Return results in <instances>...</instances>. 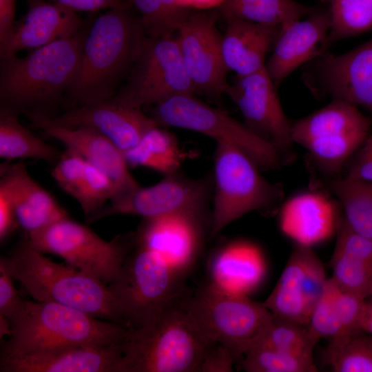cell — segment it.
<instances>
[{
  "label": "cell",
  "instance_id": "1",
  "mask_svg": "<svg viewBox=\"0 0 372 372\" xmlns=\"http://www.w3.org/2000/svg\"><path fill=\"white\" fill-rule=\"evenodd\" d=\"M146 37L130 7L110 9L98 17L90 26L76 72L65 93V110L114 97Z\"/></svg>",
  "mask_w": 372,
  "mask_h": 372
},
{
  "label": "cell",
  "instance_id": "2",
  "mask_svg": "<svg viewBox=\"0 0 372 372\" xmlns=\"http://www.w3.org/2000/svg\"><path fill=\"white\" fill-rule=\"evenodd\" d=\"M90 26L23 57L1 58V109L53 117L52 112L76 72Z\"/></svg>",
  "mask_w": 372,
  "mask_h": 372
},
{
  "label": "cell",
  "instance_id": "3",
  "mask_svg": "<svg viewBox=\"0 0 372 372\" xmlns=\"http://www.w3.org/2000/svg\"><path fill=\"white\" fill-rule=\"evenodd\" d=\"M0 265L37 301L60 304L125 325L119 305L107 285L70 265L54 262L24 237L8 256L1 257Z\"/></svg>",
  "mask_w": 372,
  "mask_h": 372
},
{
  "label": "cell",
  "instance_id": "4",
  "mask_svg": "<svg viewBox=\"0 0 372 372\" xmlns=\"http://www.w3.org/2000/svg\"><path fill=\"white\" fill-rule=\"evenodd\" d=\"M12 335L1 357L17 356L71 346L120 344L130 328L60 304L26 301L11 323Z\"/></svg>",
  "mask_w": 372,
  "mask_h": 372
},
{
  "label": "cell",
  "instance_id": "5",
  "mask_svg": "<svg viewBox=\"0 0 372 372\" xmlns=\"http://www.w3.org/2000/svg\"><path fill=\"white\" fill-rule=\"evenodd\" d=\"M184 296L156 319L130 329L121 342L118 372H200L207 343L189 316Z\"/></svg>",
  "mask_w": 372,
  "mask_h": 372
},
{
  "label": "cell",
  "instance_id": "6",
  "mask_svg": "<svg viewBox=\"0 0 372 372\" xmlns=\"http://www.w3.org/2000/svg\"><path fill=\"white\" fill-rule=\"evenodd\" d=\"M185 278L160 254L137 243L134 237L118 275L108 287L125 326L134 329L154 321L180 300Z\"/></svg>",
  "mask_w": 372,
  "mask_h": 372
},
{
  "label": "cell",
  "instance_id": "7",
  "mask_svg": "<svg viewBox=\"0 0 372 372\" xmlns=\"http://www.w3.org/2000/svg\"><path fill=\"white\" fill-rule=\"evenodd\" d=\"M184 304L206 342L227 347L236 362L254 347L273 318L262 302L210 282L185 297Z\"/></svg>",
  "mask_w": 372,
  "mask_h": 372
},
{
  "label": "cell",
  "instance_id": "8",
  "mask_svg": "<svg viewBox=\"0 0 372 372\" xmlns=\"http://www.w3.org/2000/svg\"><path fill=\"white\" fill-rule=\"evenodd\" d=\"M214 164L210 237L246 214L269 212L282 201V186L265 178L258 166L238 147L216 143Z\"/></svg>",
  "mask_w": 372,
  "mask_h": 372
},
{
  "label": "cell",
  "instance_id": "9",
  "mask_svg": "<svg viewBox=\"0 0 372 372\" xmlns=\"http://www.w3.org/2000/svg\"><path fill=\"white\" fill-rule=\"evenodd\" d=\"M196 92L174 32L145 37L127 83L110 100L123 107L141 109Z\"/></svg>",
  "mask_w": 372,
  "mask_h": 372
},
{
  "label": "cell",
  "instance_id": "10",
  "mask_svg": "<svg viewBox=\"0 0 372 372\" xmlns=\"http://www.w3.org/2000/svg\"><path fill=\"white\" fill-rule=\"evenodd\" d=\"M24 238L35 249L59 256L69 265L108 286L121 269L134 234L118 235L107 241L68 216Z\"/></svg>",
  "mask_w": 372,
  "mask_h": 372
},
{
  "label": "cell",
  "instance_id": "11",
  "mask_svg": "<svg viewBox=\"0 0 372 372\" xmlns=\"http://www.w3.org/2000/svg\"><path fill=\"white\" fill-rule=\"evenodd\" d=\"M150 116L158 125L205 134L216 143L234 145L250 157L260 169H275L284 164L269 143L220 109L200 101L194 94L178 95L154 105Z\"/></svg>",
  "mask_w": 372,
  "mask_h": 372
},
{
  "label": "cell",
  "instance_id": "12",
  "mask_svg": "<svg viewBox=\"0 0 372 372\" xmlns=\"http://www.w3.org/2000/svg\"><path fill=\"white\" fill-rule=\"evenodd\" d=\"M213 190V176L193 179L177 172L165 176L155 185L140 186L123 199L104 205L86 220L92 223L113 215H134L143 218L175 213L211 215L209 204Z\"/></svg>",
  "mask_w": 372,
  "mask_h": 372
},
{
  "label": "cell",
  "instance_id": "13",
  "mask_svg": "<svg viewBox=\"0 0 372 372\" xmlns=\"http://www.w3.org/2000/svg\"><path fill=\"white\" fill-rule=\"evenodd\" d=\"M216 10H192L176 31L182 59L196 91L218 99L229 84Z\"/></svg>",
  "mask_w": 372,
  "mask_h": 372
},
{
  "label": "cell",
  "instance_id": "14",
  "mask_svg": "<svg viewBox=\"0 0 372 372\" xmlns=\"http://www.w3.org/2000/svg\"><path fill=\"white\" fill-rule=\"evenodd\" d=\"M225 94L236 103L245 125L271 144L284 164L293 159L292 124L285 115L276 87L265 66L243 76H236Z\"/></svg>",
  "mask_w": 372,
  "mask_h": 372
},
{
  "label": "cell",
  "instance_id": "15",
  "mask_svg": "<svg viewBox=\"0 0 372 372\" xmlns=\"http://www.w3.org/2000/svg\"><path fill=\"white\" fill-rule=\"evenodd\" d=\"M211 215L175 213L143 218L135 241L160 254L182 276L190 271L211 231Z\"/></svg>",
  "mask_w": 372,
  "mask_h": 372
},
{
  "label": "cell",
  "instance_id": "16",
  "mask_svg": "<svg viewBox=\"0 0 372 372\" xmlns=\"http://www.w3.org/2000/svg\"><path fill=\"white\" fill-rule=\"evenodd\" d=\"M306 74L314 93L364 107L372 114V39L340 55L325 52Z\"/></svg>",
  "mask_w": 372,
  "mask_h": 372
},
{
  "label": "cell",
  "instance_id": "17",
  "mask_svg": "<svg viewBox=\"0 0 372 372\" xmlns=\"http://www.w3.org/2000/svg\"><path fill=\"white\" fill-rule=\"evenodd\" d=\"M312 247L297 245L263 304L276 318L307 325L327 281Z\"/></svg>",
  "mask_w": 372,
  "mask_h": 372
},
{
  "label": "cell",
  "instance_id": "18",
  "mask_svg": "<svg viewBox=\"0 0 372 372\" xmlns=\"http://www.w3.org/2000/svg\"><path fill=\"white\" fill-rule=\"evenodd\" d=\"M25 115L46 136L76 152L110 178L115 187V194L110 203L123 199L140 187L130 172L123 153L99 132L83 127H61L34 114Z\"/></svg>",
  "mask_w": 372,
  "mask_h": 372
},
{
  "label": "cell",
  "instance_id": "19",
  "mask_svg": "<svg viewBox=\"0 0 372 372\" xmlns=\"http://www.w3.org/2000/svg\"><path fill=\"white\" fill-rule=\"evenodd\" d=\"M25 114L61 127L90 128L109 139L123 153L137 145L149 130L158 125L141 109L123 107L110 100L65 110L53 117Z\"/></svg>",
  "mask_w": 372,
  "mask_h": 372
},
{
  "label": "cell",
  "instance_id": "20",
  "mask_svg": "<svg viewBox=\"0 0 372 372\" xmlns=\"http://www.w3.org/2000/svg\"><path fill=\"white\" fill-rule=\"evenodd\" d=\"M330 29L328 10H316L305 19L282 26L265 63L276 87L300 66L326 52V48L330 44Z\"/></svg>",
  "mask_w": 372,
  "mask_h": 372
},
{
  "label": "cell",
  "instance_id": "21",
  "mask_svg": "<svg viewBox=\"0 0 372 372\" xmlns=\"http://www.w3.org/2000/svg\"><path fill=\"white\" fill-rule=\"evenodd\" d=\"M121 343L71 346L1 357V372H118Z\"/></svg>",
  "mask_w": 372,
  "mask_h": 372
},
{
  "label": "cell",
  "instance_id": "22",
  "mask_svg": "<svg viewBox=\"0 0 372 372\" xmlns=\"http://www.w3.org/2000/svg\"><path fill=\"white\" fill-rule=\"evenodd\" d=\"M8 163L1 165L0 187L7 192L18 226L25 234L69 216L55 198L30 175L22 161Z\"/></svg>",
  "mask_w": 372,
  "mask_h": 372
},
{
  "label": "cell",
  "instance_id": "23",
  "mask_svg": "<svg viewBox=\"0 0 372 372\" xmlns=\"http://www.w3.org/2000/svg\"><path fill=\"white\" fill-rule=\"evenodd\" d=\"M26 1L28 9L25 16L15 25L9 39L0 45L1 58L72 37L84 26L76 11L58 3L45 0Z\"/></svg>",
  "mask_w": 372,
  "mask_h": 372
},
{
  "label": "cell",
  "instance_id": "24",
  "mask_svg": "<svg viewBox=\"0 0 372 372\" xmlns=\"http://www.w3.org/2000/svg\"><path fill=\"white\" fill-rule=\"evenodd\" d=\"M340 217L329 198L322 193L305 192L282 206L279 224L281 231L296 245L312 247L336 231Z\"/></svg>",
  "mask_w": 372,
  "mask_h": 372
},
{
  "label": "cell",
  "instance_id": "25",
  "mask_svg": "<svg viewBox=\"0 0 372 372\" xmlns=\"http://www.w3.org/2000/svg\"><path fill=\"white\" fill-rule=\"evenodd\" d=\"M222 50L229 71L243 76L265 66L267 54L272 51L282 26L226 19Z\"/></svg>",
  "mask_w": 372,
  "mask_h": 372
},
{
  "label": "cell",
  "instance_id": "26",
  "mask_svg": "<svg viewBox=\"0 0 372 372\" xmlns=\"http://www.w3.org/2000/svg\"><path fill=\"white\" fill-rule=\"evenodd\" d=\"M266 271L264 255L256 245L233 241L219 248L212 256L209 282L229 293L248 296L261 284Z\"/></svg>",
  "mask_w": 372,
  "mask_h": 372
},
{
  "label": "cell",
  "instance_id": "27",
  "mask_svg": "<svg viewBox=\"0 0 372 372\" xmlns=\"http://www.w3.org/2000/svg\"><path fill=\"white\" fill-rule=\"evenodd\" d=\"M371 123L355 105L332 99L324 107L292 124L293 143L302 146L319 138H331L356 133H370Z\"/></svg>",
  "mask_w": 372,
  "mask_h": 372
},
{
  "label": "cell",
  "instance_id": "28",
  "mask_svg": "<svg viewBox=\"0 0 372 372\" xmlns=\"http://www.w3.org/2000/svg\"><path fill=\"white\" fill-rule=\"evenodd\" d=\"M157 125L123 153L130 169L147 167L166 176L179 172L184 160L174 134Z\"/></svg>",
  "mask_w": 372,
  "mask_h": 372
},
{
  "label": "cell",
  "instance_id": "29",
  "mask_svg": "<svg viewBox=\"0 0 372 372\" xmlns=\"http://www.w3.org/2000/svg\"><path fill=\"white\" fill-rule=\"evenodd\" d=\"M226 19L285 26L317 10L294 0H224L218 8Z\"/></svg>",
  "mask_w": 372,
  "mask_h": 372
},
{
  "label": "cell",
  "instance_id": "30",
  "mask_svg": "<svg viewBox=\"0 0 372 372\" xmlns=\"http://www.w3.org/2000/svg\"><path fill=\"white\" fill-rule=\"evenodd\" d=\"M19 114L0 110V157L8 162L38 159L54 165L61 152L25 128L20 123Z\"/></svg>",
  "mask_w": 372,
  "mask_h": 372
},
{
  "label": "cell",
  "instance_id": "31",
  "mask_svg": "<svg viewBox=\"0 0 372 372\" xmlns=\"http://www.w3.org/2000/svg\"><path fill=\"white\" fill-rule=\"evenodd\" d=\"M327 186L340 203L347 225L372 240V182L342 176L330 180Z\"/></svg>",
  "mask_w": 372,
  "mask_h": 372
},
{
  "label": "cell",
  "instance_id": "32",
  "mask_svg": "<svg viewBox=\"0 0 372 372\" xmlns=\"http://www.w3.org/2000/svg\"><path fill=\"white\" fill-rule=\"evenodd\" d=\"M331 277L342 290L364 300L372 296V242L344 253H333Z\"/></svg>",
  "mask_w": 372,
  "mask_h": 372
},
{
  "label": "cell",
  "instance_id": "33",
  "mask_svg": "<svg viewBox=\"0 0 372 372\" xmlns=\"http://www.w3.org/2000/svg\"><path fill=\"white\" fill-rule=\"evenodd\" d=\"M326 358L335 372H372V335L361 331L331 340Z\"/></svg>",
  "mask_w": 372,
  "mask_h": 372
},
{
  "label": "cell",
  "instance_id": "34",
  "mask_svg": "<svg viewBox=\"0 0 372 372\" xmlns=\"http://www.w3.org/2000/svg\"><path fill=\"white\" fill-rule=\"evenodd\" d=\"M329 43L372 30V0H327Z\"/></svg>",
  "mask_w": 372,
  "mask_h": 372
},
{
  "label": "cell",
  "instance_id": "35",
  "mask_svg": "<svg viewBox=\"0 0 372 372\" xmlns=\"http://www.w3.org/2000/svg\"><path fill=\"white\" fill-rule=\"evenodd\" d=\"M138 13L147 37L176 32L192 9L181 6L178 0H125Z\"/></svg>",
  "mask_w": 372,
  "mask_h": 372
},
{
  "label": "cell",
  "instance_id": "36",
  "mask_svg": "<svg viewBox=\"0 0 372 372\" xmlns=\"http://www.w3.org/2000/svg\"><path fill=\"white\" fill-rule=\"evenodd\" d=\"M68 194L78 202L87 218L113 198L115 187L108 176L86 161Z\"/></svg>",
  "mask_w": 372,
  "mask_h": 372
},
{
  "label": "cell",
  "instance_id": "37",
  "mask_svg": "<svg viewBox=\"0 0 372 372\" xmlns=\"http://www.w3.org/2000/svg\"><path fill=\"white\" fill-rule=\"evenodd\" d=\"M316 344L309 335L307 325L273 316L253 347L313 355Z\"/></svg>",
  "mask_w": 372,
  "mask_h": 372
},
{
  "label": "cell",
  "instance_id": "38",
  "mask_svg": "<svg viewBox=\"0 0 372 372\" xmlns=\"http://www.w3.org/2000/svg\"><path fill=\"white\" fill-rule=\"evenodd\" d=\"M247 372H314L313 357L262 347L251 348L241 360Z\"/></svg>",
  "mask_w": 372,
  "mask_h": 372
},
{
  "label": "cell",
  "instance_id": "39",
  "mask_svg": "<svg viewBox=\"0 0 372 372\" xmlns=\"http://www.w3.org/2000/svg\"><path fill=\"white\" fill-rule=\"evenodd\" d=\"M337 290L335 282L331 278H328L323 292L311 313L307 327L309 335L316 344L321 339L331 341L340 335Z\"/></svg>",
  "mask_w": 372,
  "mask_h": 372
},
{
  "label": "cell",
  "instance_id": "40",
  "mask_svg": "<svg viewBox=\"0 0 372 372\" xmlns=\"http://www.w3.org/2000/svg\"><path fill=\"white\" fill-rule=\"evenodd\" d=\"M364 302L365 300L338 287L336 303L341 329L340 335L338 338L362 331L360 320Z\"/></svg>",
  "mask_w": 372,
  "mask_h": 372
},
{
  "label": "cell",
  "instance_id": "41",
  "mask_svg": "<svg viewBox=\"0 0 372 372\" xmlns=\"http://www.w3.org/2000/svg\"><path fill=\"white\" fill-rule=\"evenodd\" d=\"M13 281L5 267L0 265V314L7 317L11 323L22 311L25 302L21 298Z\"/></svg>",
  "mask_w": 372,
  "mask_h": 372
},
{
  "label": "cell",
  "instance_id": "42",
  "mask_svg": "<svg viewBox=\"0 0 372 372\" xmlns=\"http://www.w3.org/2000/svg\"><path fill=\"white\" fill-rule=\"evenodd\" d=\"M236 362L227 347L218 343H210L205 349L200 372H231Z\"/></svg>",
  "mask_w": 372,
  "mask_h": 372
},
{
  "label": "cell",
  "instance_id": "43",
  "mask_svg": "<svg viewBox=\"0 0 372 372\" xmlns=\"http://www.w3.org/2000/svg\"><path fill=\"white\" fill-rule=\"evenodd\" d=\"M345 177L372 182V134L355 152Z\"/></svg>",
  "mask_w": 372,
  "mask_h": 372
},
{
  "label": "cell",
  "instance_id": "44",
  "mask_svg": "<svg viewBox=\"0 0 372 372\" xmlns=\"http://www.w3.org/2000/svg\"><path fill=\"white\" fill-rule=\"evenodd\" d=\"M19 227L15 212L6 190L0 187V241L3 242Z\"/></svg>",
  "mask_w": 372,
  "mask_h": 372
},
{
  "label": "cell",
  "instance_id": "45",
  "mask_svg": "<svg viewBox=\"0 0 372 372\" xmlns=\"http://www.w3.org/2000/svg\"><path fill=\"white\" fill-rule=\"evenodd\" d=\"M74 11H98L130 7L125 0H52Z\"/></svg>",
  "mask_w": 372,
  "mask_h": 372
},
{
  "label": "cell",
  "instance_id": "46",
  "mask_svg": "<svg viewBox=\"0 0 372 372\" xmlns=\"http://www.w3.org/2000/svg\"><path fill=\"white\" fill-rule=\"evenodd\" d=\"M16 0H0V45L10 37L15 27Z\"/></svg>",
  "mask_w": 372,
  "mask_h": 372
},
{
  "label": "cell",
  "instance_id": "47",
  "mask_svg": "<svg viewBox=\"0 0 372 372\" xmlns=\"http://www.w3.org/2000/svg\"><path fill=\"white\" fill-rule=\"evenodd\" d=\"M224 0H178L180 4L192 10H209L218 8Z\"/></svg>",
  "mask_w": 372,
  "mask_h": 372
},
{
  "label": "cell",
  "instance_id": "48",
  "mask_svg": "<svg viewBox=\"0 0 372 372\" xmlns=\"http://www.w3.org/2000/svg\"><path fill=\"white\" fill-rule=\"evenodd\" d=\"M360 328L362 331L372 335V296L365 300Z\"/></svg>",
  "mask_w": 372,
  "mask_h": 372
},
{
  "label": "cell",
  "instance_id": "49",
  "mask_svg": "<svg viewBox=\"0 0 372 372\" xmlns=\"http://www.w3.org/2000/svg\"><path fill=\"white\" fill-rule=\"evenodd\" d=\"M12 335V324L10 320L6 316L0 314V338Z\"/></svg>",
  "mask_w": 372,
  "mask_h": 372
}]
</instances>
